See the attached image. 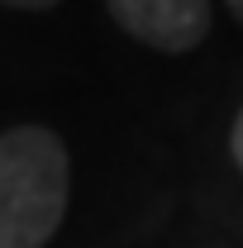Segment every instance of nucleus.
I'll use <instances>...</instances> for the list:
<instances>
[{
  "mask_svg": "<svg viewBox=\"0 0 243 248\" xmlns=\"http://www.w3.org/2000/svg\"><path fill=\"white\" fill-rule=\"evenodd\" d=\"M224 5H229V15H234V19L243 24V0H224Z\"/></svg>",
  "mask_w": 243,
  "mask_h": 248,
  "instance_id": "5",
  "label": "nucleus"
},
{
  "mask_svg": "<svg viewBox=\"0 0 243 248\" xmlns=\"http://www.w3.org/2000/svg\"><path fill=\"white\" fill-rule=\"evenodd\" d=\"M105 10L134 43L167 53V58L196 53L210 38L214 19L210 0H105Z\"/></svg>",
  "mask_w": 243,
  "mask_h": 248,
  "instance_id": "2",
  "label": "nucleus"
},
{
  "mask_svg": "<svg viewBox=\"0 0 243 248\" xmlns=\"http://www.w3.org/2000/svg\"><path fill=\"white\" fill-rule=\"evenodd\" d=\"M229 153H234V162L243 167V110H239V120H234V129H229Z\"/></svg>",
  "mask_w": 243,
  "mask_h": 248,
  "instance_id": "3",
  "label": "nucleus"
},
{
  "mask_svg": "<svg viewBox=\"0 0 243 248\" xmlns=\"http://www.w3.org/2000/svg\"><path fill=\"white\" fill-rule=\"evenodd\" d=\"M72 157L48 124L0 134V248H48L67 219Z\"/></svg>",
  "mask_w": 243,
  "mask_h": 248,
  "instance_id": "1",
  "label": "nucleus"
},
{
  "mask_svg": "<svg viewBox=\"0 0 243 248\" xmlns=\"http://www.w3.org/2000/svg\"><path fill=\"white\" fill-rule=\"evenodd\" d=\"M0 5H10V10H33V15H38V10H53L58 0H0Z\"/></svg>",
  "mask_w": 243,
  "mask_h": 248,
  "instance_id": "4",
  "label": "nucleus"
}]
</instances>
